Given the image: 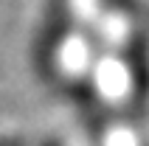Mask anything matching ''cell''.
<instances>
[{
    "label": "cell",
    "instance_id": "cell-1",
    "mask_svg": "<svg viewBox=\"0 0 149 146\" xmlns=\"http://www.w3.org/2000/svg\"><path fill=\"white\" fill-rule=\"evenodd\" d=\"M54 3H65V0H54Z\"/></svg>",
    "mask_w": 149,
    "mask_h": 146
}]
</instances>
